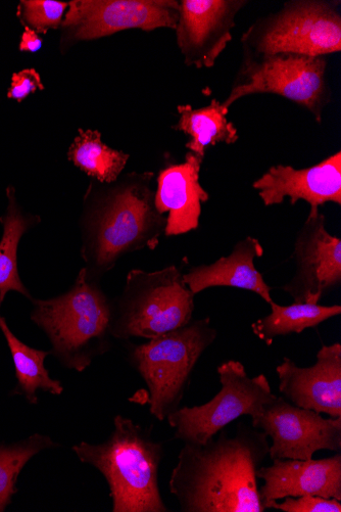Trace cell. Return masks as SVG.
Listing matches in <instances>:
<instances>
[{
  "instance_id": "obj_23",
  "label": "cell",
  "mask_w": 341,
  "mask_h": 512,
  "mask_svg": "<svg viewBox=\"0 0 341 512\" xmlns=\"http://www.w3.org/2000/svg\"><path fill=\"white\" fill-rule=\"evenodd\" d=\"M68 159L88 176L109 184L118 180L130 156L104 144L101 132L79 129Z\"/></svg>"
},
{
  "instance_id": "obj_9",
  "label": "cell",
  "mask_w": 341,
  "mask_h": 512,
  "mask_svg": "<svg viewBox=\"0 0 341 512\" xmlns=\"http://www.w3.org/2000/svg\"><path fill=\"white\" fill-rule=\"evenodd\" d=\"M220 392L208 403L182 407L167 417L175 429V439L184 443L204 444L240 416L255 420L277 395L265 375L251 378L241 362L229 360L218 369Z\"/></svg>"
},
{
  "instance_id": "obj_7",
  "label": "cell",
  "mask_w": 341,
  "mask_h": 512,
  "mask_svg": "<svg viewBox=\"0 0 341 512\" xmlns=\"http://www.w3.org/2000/svg\"><path fill=\"white\" fill-rule=\"evenodd\" d=\"M216 338L205 318L130 348V363L148 386L150 411L158 421L180 408L194 367Z\"/></svg>"
},
{
  "instance_id": "obj_5",
  "label": "cell",
  "mask_w": 341,
  "mask_h": 512,
  "mask_svg": "<svg viewBox=\"0 0 341 512\" xmlns=\"http://www.w3.org/2000/svg\"><path fill=\"white\" fill-rule=\"evenodd\" d=\"M112 309L113 338L150 341L191 322L194 295L175 265L155 272L134 269Z\"/></svg>"
},
{
  "instance_id": "obj_11",
  "label": "cell",
  "mask_w": 341,
  "mask_h": 512,
  "mask_svg": "<svg viewBox=\"0 0 341 512\" xmlns=\"http://www.w3.org/2000/svg\"><path fill=\"white\" fill-rule=\"evenodd\" d=\"M252 426L271 438L272 460H309L320 450H341V417L325 418L321 413L291 404L282 396L267 404Z\"/></svg>"
},
{
  "instance_id": "obj_17",
  "label": "cell",
  "mask_w": 341,
  "mask_h": 512,
  "mask_svg": "<svg viewBox=\"0 0 341 512\" xmlns=\"http://www.w3.org/2000/svg\"><path fill=\"white\" fill-rule=\"evenodd\" d=\"M203 161L188 152L184 163L165 168L158 176L155 205L159 213H169L167 237L187 234L200 225L202 204L210 198L200 182Z\"/></svg>"
},
{
  "instance_id": "obj_27",
  "label": "cell",
  "mask_w": 341,
  "mask_h": 512,
  "mask_svg": "<svg viewBox=\"0 0 341 512\" xmlns=\"http://www.w3.org/2000/svg\"><path fill=\"white\" fill-rule=\"evenodd\" d=\"M43 89L44 85L39 73L35 69H25L13 75L8 98L22 103L31 93Z\"/></svg>"
},
{
  "instance_id": "obj_3",
  "label": "cell",
  "mask_w": 341,
  "mask_h": 512,
  "mask_svg": "<svg viewBox=\"0 0 341 512\" xmlns=\"http://www.w3.org/2000/svg\"><path fill=\"white\" fill-rule=\"evenodd\" d=\"M73 451L82 463L91 465L106 479L113 512L170 511L159 487L165 449L153 438L151 429L117 415L107 441L81 442L73 446Z\"/></svg>"
},
{
  "instance_id": "obj_25",
  "label": "cell",
  "mask_w": 341,
  "mask_h": 512,
  "mask_svg": "<svg viewBox=\"0 0 341 512\" xmlns=\"http://www.w3.org/2000/svg\"><path fill=\"white\" fill-rule=\"evenodd\" d=\"M69 4L56 0H22L17 16L24 27L38 34H46L62 27Z\"/></svg>"
},
{
  "instance_id": "obj_28",
  "label": "cell",
  "mask_w": 341,
  "mask_h": 512,
  "mask_svg": "<svg viewBox=\"0 0 341 512\" xmlns=\"http://www.w3.org/2000/svg\"><path fill=\"white\" fill-rule=\"evenodd\" d=\"M25 31L22 35L20 43V51L23 53H37L41 50L43 40L34 30L24 27Z\"/></svg>"
},
{
  "instance_id": "obj_1",
  "label": "cell",
  "mask_w": 341,
  "mask_h": 512,
  "mask_svg": "<svg viewBox=\"0 0 341 512\" xmlns=\"http://www.w3.org/2000/svg\"><path fill=\"white\" fill-rule=\"evenodd\" d=\"M262 431L240 423L204 444L184 443L169 489L183 512H265L257 472L269 456Z\"/></svg>"
},
{
  "instance_id": "obj_18",
  "label": "cell",
  "mask_w": 341,
  "mask_h": 512,
  "mask_svg": "<svg viewBox=\"0 0 341 512\" xmlns=\"http://www.w3.org/2000/svg\"><path fill=\"white\" fill-rule=\"evenodd\" d=\"M263 255L259 240L248 237L238 242L229 256L191 268L183 274V281L194 296L210 288L229 287L253 292L270 305L272 288L255 265V260Z\"/></svg>"
},
{
  "instance_id": "obj_2",
  "label": "cell",
  "mask_w": 341,
  "mask_h": 512,
  "mask_svg": "<svg viewBox=\"0 0 341 512\" xmlns=\"http://www.w3.org/2000/svg\"><path fill=\"white\" fill-rule=\"evenodd\" d=\"M153 179V172H133L96 189L90 186L85 198L82 256L92 281L113 269L125 255L155 250L159 245L167 217L156 208Z\"/></svg>"
},
{
  "instance_id": "obj_22",
  "label": "cell",
  "mask_w": 341,
  "mask_h": 512,
  "mask_svg": "<svg viewBox=\"0 0 341 512\" xmlns=\"http://www.w3.org/2000/svg\"><path fill=\"white\" fill-rule=\"evenodd\" d=\"M9 206L0 222L4 225V235L0 241V305L10 292H17L28 299L31 296L23 285L18 269V247L26 231L34 225L37 217L23 215L12 186L7 190Z\"/></svg>"
},
{
  "instance_id": "obj_10",
  "label": "cell",
  "mask_w": 341,
  "mask_h": 512,
  "mask_svg": "<svg viewBox=\"0 0 341 512\" xmlns=\"http://www.w3.org/2000/svg\"><path fill=\"white\" fill-rule=\"evenodd\" d=\"M62 24V51L86 40L139 29H176L180 4L176 0H73Z\"/></svg>"
},
{
  "instance_id": "obj_21",
  "label": "cell",
  "mask_w": 341,
  "mask_h": 512,
  "mask_svg": "<svg viewBox=\"0 0 341 512\" xmlns=\"http://www.w3.org/2000/svg\"><path fill=\"white\" fill-rule=\"evenodd\" d=\"M270 306L271 313L252 324L254 335L268 346L277 337L301 334L341 314L339 305L294 303L281 306L272 302Z\"/></svg>"
},
{
  "instance_id": "obj_16",
  "label": "cell",
  "mask_w": 341,
  "mask_h": 512,
  "mask_svg": "<svg viewBox=\"0 0 341 512\" xmlns=\"http://www.w3.org/2000/svg\"><path fill=\"white\" fill-rule=\"evenodd\" d=\"M270 467H261L257 477L263 507L271 501L305 495L335 498L341 501V454L323 459H273ZM267 510V509H266Z\"/></svg>"
},
{
  "instance_id": "obj_8",
  "label": "cell",
  "mask_w": 341,
  "mask_h": 512,
  "mask_svg": "<svg viewBox=\"0 0 341 512\" xmlns=\"http://www.w3.org/2000/svg\"><path fill=\"white\" fill-rule=\"evenodd\" d=\"M326 57L276 54L243 55L228 97L229 110L239 100L254 95H276L306 109L318 124L332 101Z\"/></svg>"
},
{
  "instance_id": "obj_6",
  "label": "cell",
  "mask_w": 341,
  "mask_h": 512,
  "mask_svg": "<svg viewBox=\"0 0 341 512\" xmlns=\"http://www.w3.org/2000/svg\"><path fill=\"white\" fill-rule=\"evenodd\" d=\"M337 0H290L256 20L241 36L243 55L294 54L327 57L341 52V11Z\"/></svg>"
},
{
  "instance_id": "obj_19",
  "label": "cell",
  "mask_w": 341,
  "mask_h": 512,
  "mask_svg": "<svg viewBox=\"0 0 341 512\" xmlns=\"http://www.w3.org/2000/svg\"><path fill=\"white\" fill-rule=\"evenodd\" d=\"M178 123L172 126L190 139L185 148L190 153L205 159L208 147L218 144L234 145L239 134L236 126L227 119L229 110L214 99L207 107L194 109L190 105L178 106Z\"/></svg>"
},
{
  "instance_id": "obj_20",
  "label": "cell",
  "mask_w": 341,
  "mask_h": 512,
  "mask_svg": "<svg viewBox=\"0 0 341 512\" xmlns=\"http://www.w3.org/2000/svg\"><path fill=\"white\" fill-rule=\"evenodd\" d=\"M0 331L3 332L16 369L18 381L15 394L25 397L30 404H37V391L61 396L64 387L54 380L44 367L45 358L50 352L33 349L21 342L11 331L6 319L0 315Z\"/></svg>"
},
{
  "instance_id": "obj_15",
  "label": "cell",
  "mask_w": 341,
  "mask_h": 512,
  "mask_svg": "<svg viewBox=\"0 0 341 512\" xmlns=\"http://www.w3.org/2000/svg\"><path fill=\"white\" fill-rule=\"evenodd\" d=\"M279 392L298 407L341 417V345L323 346L311 367L283 358L276 367Z\"/></svg>"
},
{
  "instance_id": "obj_26",
  "label": "cell",
  "mask_w": 341,
  "mask_h": 512,
  "mask_svg": "<svg viewBox=\"0 0 341 512\" xmlns=\"http://www.w3.org/2000/svg\"><path fill=\"white\" fill-rule=\"evenodd\" d=\"M266 509L283 512H341V501L313 495L286 497L283 502L278 500L269 502Z\"/></svg>"
},
{
  "instance_id": "obj_4",
  "label": "cell",
  "mask_w": 341,
  "mask_h": 512,
  "mask_svg": "<svg viewBox=\"0 0 341 512\" xmlns=\"http://www.w3.org/2000/svg\"><path fill=\"white\" fill-rule=\"evenodd\" d=\"M32 320L46 334L52 353L67 368L84 371L111 344L112 302L83 268L67 293L32 300Z\"/></svg>"
},
{
  "instance_id": "obj_12",
  "label": "cell",
  "mask_w": 341,
  "mask_h": 512,
  "mask_svg": "<svg viewBox=\"0 0 341 512\" xmlns=\"http://www.w3.org/2000/svg\"><path fill=\"white\" fill-rule=\"evenodd\" d=\"M294 276L281 289L295 303L319 304L341 284V240L329 234L325 216L311 208L298 232L294 253Z\"/></svg>"
},
{
  "instance_id": "obj_24",
  "label": "cell",
  "mask_w": 341,
  "mask_h": 512,
  "mask_svg": "<svg viewBox=\"0 0 341 512\" xmlns=\"http://www.w3.org/2000/svg\"><path fill=\"white\" fill-rule=\"evenodd\" d=\"M57 446L50 436L40 434L18 443L0 445V512L8 508L17 494L18 479L27 463L40 452Z\"/></svg>"
},
{
  "instance_id": "obj_14",
  "label": "cell",
  "mask_w": 341,
  "mask_h": 512,
  "mask_svg": "<svg viewBox=\"0 0 341 512\" xmlns=\"http://www.w3.org/2000/svg\"><path fill=\"white\" fill-rule=\"evenodd\" d=\"M253 188L267 207L280 205L285 198L294 206L299 201L311 208L326 203L341 205V153L337 152L309 168L275 165L254 181Z\"/></svg>"
},
{
  "instance_id": "obj_13",
  "label": "cell",
  "mask_w": 341,
  "mask_h": 512,
  "mask_svg": "<svg viewBox=\"0 0 341 512\" xmlns=\"http://www.w3.org/2000/svg\"><path fill=\"white\" fill-rule=\"evenodd\" d=\"M177 45L188 67L211 69L232 40L247 0H181Z\"/></svg>"
}]
</instances>
